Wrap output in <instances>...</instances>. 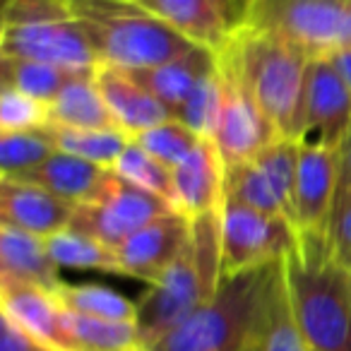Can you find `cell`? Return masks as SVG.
<instances>
[{
	"label": "cell",
	"instance_id": "6da1fadb",
	"mask_svg": "<svg viewBox=\"0 0 351 351\" xmlns=\"http://www.w3.org/2000/svg\"><path fill=\"white\" fill-rule=\"evenodd\" d=\"M221 207L193 219L191 236L159 282L137 298V330L152 346L205 306L221 284Z\"/></svg>",
	"mask_w": 351,
	"mask_h": 351
},
{
	"label": "cell",
	"instance_id": "7a4b0ae2",
	"mask_svg": "<svg viewBox=\"0 0 351 351\" xmlns=\"http://www.w3.org/2000/svg\"><path fill=\"white\" fill-rule=\"evenodd\" d=\"M289 303L313 351H351V272L327 253L325 239H301L284 258Z\"/></svg>",
	"mask_w": 351,
	"mask_h": 351
},
{
	"label": "cell",
	"instance_id": "3957f363",
	"mask_svg": "<svg viewBox=\"0 0 351 351\" xmlns=\"http://www.w3.org/2000/svg\"><path fill=\"white\" fill-rule=\"evenodd\" d=\"M82 27L99 65L145 70L191 51L195 44L142 10L135 0H63Z\"/></svg>",
	"mask_w": 351,
	"mask_h": 351
},
{
	"label": "cell",
	"instance_id": "277c9868",
	"mask_svg": "<svg viewBox=\"0 0 351 351\" xmlns=\"http://www.w3.org/2000/svg\"><path fill=\"white\" fill-rule=\"evenodd\" d=\"M226 46L277 137L296 140L311 56L267 32L239 25Z\"/></svg>",
	"mask_w": 351,
	"mask_h": 351
},
{
	"label": "cell",
	"instance_id": "5b68a950",
	"mask_svg": "<svg viewBox=\"0 0 351 351\" xmlns=\"http://www.w3.org/2000/svg\"><path fill=\"white\" fill-rule=\"evenodd\" d=\"M282 263V260H279ZM279 263L224 277L217 293L176 325L152 351H241L260 313Z\"/></svg>",
	"mask_w": 351,
	"mask_h": 351
},
{
	"label": "cell",
	"instance_id": "8992f818",
	"mask_svg": "<svg viewBox=\"0 0 351 351\" xmlns=\"http://www.w3.org/2000/svg\"><path fill=\"white\" fill-rule=\"evenodd\" d=\"M0 53L65 70H94L97 53L63 0H3Z\"/></svg>",
	"mask_w": 351,
	"mask_h": 351
},
{
	"label": "cell",
	"instance_id": "52a82bcc",
	"mask_svg": "<svg viewBox=\"0 0 351 351\" xmlns=\"http://www.w3.org/2000/svg\"><path fill=\"white\" fill-rule=\"evenodd\" d=\"M239 25L322 58L351 46V0H241Z\"/></svg>",
	"mask_w": 351,
	"mask_h": 351
},
{
	"label": "cell",
	"instance_id": "ba28073f",
	"mask_svg": "<svg viewBox=\"0 0 351 351\" xmlns=\"http://www.w3.org/2000/svg\"><path fill=\"white\" fill-rule=\"evenodd\" d=\"M298 245V231L284 217L236 200L221 205V277L267 267Z\"/></svg>",
	"mask_w": 351,
	"mask_h": 351
},
{
	"label": "cell",
	"instance_id": "9c48e42d",
	"mask_svg": "<svg viewBox=\"0 0 351 351\" xmlns=\"http://www.w3.org/2000/svg\"><path fill=\"white\" fill-rule=\"evenodd\" d=\"M217 68L221 77V111L212 140L219 149L224 166L231 169L248 161L279 137L255 104L243 73L226 44L217 49Z\"/></svg>",
	"mask_w": 351,
	"mask_h": 351
},
{
	"label": "cell",
	"instance_id": "30bf717a",
	"mask_svg": "<svg viewBox=\"0 0 351 351\" xmlns=\"http://www.w3.org/2000/svg\"><path fill=\"white\" fill-rule=\"evenodd\" d=\"M171 210L176 207L164 197L142 191L111 169L97 195L84 205L75 207L70 226L87 236H94L111 248H118L135 231Z\"/></svg>",
	"mask_w": 351,
	"mask_h": 351
},
{
	"label": "cell",
	"instance_id": "8fae6325",
	"mask_svg": "<svg viewBox=\"0 0 351 351\" xmlns=\"http://www.w3.org/2000/svg\"><path fill=\"white\" fill-rule=\"evenodd\" d=\"M298 140H274L243 164L226 169V197L293 224Z\"/></svg>",
	"mask_w": 351,
	"mask_h": 351
},
{
	"label": "cell",
	"instance_id": "7c38bea8",
	"mask_svg": "<svg viewBox=\"0 0 351 351\" xmlns=\"http://www.w3.org/2000/svg\"><path fill=\"white\" fill-rule=\"evenodd\" d=\"M351 132V89L327 56L311 58L303 87L298 142L339 149Z\"/></svg>",
	"mask_w": 351,
	"mask_h": 351
},
{
	"label": "cell",
	"instance_id": "4fadbf2b",
	"mask_svg": "<svg viewBox=\"0 0 351 351\" xmlns=\"http://www.w3.org/2000/svg\"><path fill=\"white\" fill-rule=\"evenodd\" d=\"M339 191V149L298 142L293 226L301 239H325Z\"/></svg>",
	"mask_w": 351,
	"mask_h": 351
},
{
	"label": "cell",
	"instance_id": "5bb4252c",
	"mask_svg": "<svg viewBox=\"0 0 351 351\" xmlns=\"http://www.w3.org/2000/svg\"><path fill=\"white\" fill-rule=\"evenodd\" d=\"M0 311L49 351H80L53 291L0 274Z\"/></svg>",
	"mask_w": 351,
	"mask_h": 351
},
{
	"label": "cell",
	"instance_id": "9a60e30c",
	"mask_svg": "<svg viewBox=\"0 0 351 351\" xmlns=\"http://www.w3.org/2000/svg\"><path fill=\"white\" fill-rule=\"evenodd\" d=\"M191 226V217L171 210L135 231L125 243L116 248L123 265V277L142 279L147 284L159 282L161 274L169 269L176 255L186 245Z\"/></svg>",
	"mask_w": 351,
	"mask_h": 351
},
{
	"label": "cell",
	"instance_id": "2e32d148",
	"mask_svg": "<svg viewBox=\"0 0 351 351\" xmlns=\"http://www.w3.org/2000/svg\"><path fill=\"white\" fill-rule=\"evenodd\" d=\"M142 10L202 49H221L239 20L231 17L229 0H135Z\"/></svg>",
	"mask_w": 351,
	"mask_h": 351
},
{
	"label": "cell",
	"instance_id": "e0dca14e",
	"mask_svg": "<svg viewBox=\"0 0 351 351\" xmlns=\"http://www.w3.org/2000/svg\"><path fill=\"white\" fill-rule=\"evenodd\" d=\"M73 202L17 178L0 181V224L15 226L39 239L68 229L75 215Z\"/></svg>",
	"mask_w": 351,
	"mask_h": 351
},
{
	"label": "cell",
	"instance_id": "ac0fdd59",
	"mask_svg": "<svg viewBox=\"0 0 351 351\" xmlns=\"http://www.w3.org/2000/svg\"><path fill=\"white\" fill-rule=\"evenodd\" d=\"M176 210L195 219L224 205L226 166L215 140L205 137L181 166L173 169Z\"/></svg>",
	"mask_w": 351,
	"mask_h": 351
},
{
	"label": "cell",
	"instance_id": "d6986e66",
	"mask_svg": "<svg viewBox=\"0 0 351 351\" xmlns=\"http://www.w3.org/2000/svg\"><path fill=\"white\" fill-rule=\"evenodd\" d=\"M94 80L116 125L130 137H137L140 132L173 118L169 108L125 70L97 65Z\"/></svg>",
	"mask_w": 351,
	"mask_h": 351
},
{
	"label": "cell",
	"instance_id": "ffe728a7",
	"mask_svg": "<svg viewBox=\"0 0 351 351\" xmlns=\"http://www.w3.org/2000/svg\"><path fill=\"white\" fill-rule=\"evenodd\" d=\"M217 68V51L193 46L191 51L171 58L166 63L152 65L145 70H125L130 73L147 92H152L176 118L178 108L186 104L193 89Z\"/></svg>",
	"mask_w": 351,
	"mask_h": 351
},
{
	"label": "cell",
	"instance_id": "44dd1931",
	"mask_svg": "<svg viewBox=\"0 0 351 351\" xmlns=\"http://www.w3.org/2000/svg\"><path fill=\"white\" fill-rule=\"evenodd\" d=\"M241 351H313L293 317L291 303H289L284 260L279 263L277 274H274L258 317L253 322V330Z\"/></svg>",
	"mask_w": 351,
	"mask_h": 351
},
{
	"label": "cell",
	"instance_id": "7402d4cb",
	"mask_svg": "<svg viewBox=\"0 0 351 351\" xmlns=\"http://www.w3.org/2000/svg\"><path fill=\"white\" fill-rule=\"evenodd\" d=\"M108 171L111 169H104V166L84 161L80 156L53 152L39 166L17 176V181L44 188V191L58 195L60 200L73 202V205H84L97 195L101 183L106 181Z\"/></svg>",
	"mask_w": 351,
	"mask_h": 351
},
{
	"label": "cell",
	"instance_id": "603a6c76",
	"mask_svg": "<svg viewBox=\"0 0 351 351\" xmlns=\"http://www.w3.org/2000/svg\"><path fill=\"white\" fill-rule=\"evenodd\" d=\"M0 274L36 284L49 291H56L63 284L46 239L8 224H0Z\"/></svg>",
	"mask_w": 351,
	"mask_h": 351
},
{
	"label": "cell",
	"instance_id": "cb8c5ba5",
	"mask_svg": "<svg viewBox=\"0 0 351 351\" xmlns=\"http://www.w3.org/2000/svg\"><path fill=\"white\" fill-rule=\"evenodd\" d=\"M94 70H80L68 80L49 104V123L65 128H118L97 87Z\"/></svg>",
	"mask_w": 351,
	"mask_h": 351
},
{
	"label": "cell",
	"instance_id": "d4e9b609",
	"mask_svg": "<svg viewBox=\"0 0 351 351\" xmlns=\"http://www.w3.org/2000/svg\"><path fill=\"white\" fill-rule=\"evenodd\" d=\"M41 130L56 152L80 156L104 169H113L130 142V135L123 132L121 128H65L46 123Z\"/></svg>",
	"mask_w": 351,
	"mask_h": 351
},
{
	"label": "cell",
	"instance_id": "484cf974",
	"mask_svg": "<svg viewBox=\"0 0 351 351\" xmlns=\"http://www.w3.org/2000/svg\"><path fill=\"white\" fill-rule=\"evenodd\" d=\"M46 245H49V253L53 258V263L58 265V269H97V272L121 274L123 277V265L121 258H118V250L101 243L94 236L73 229V226L49 236Z\"/></svg>",
	"mask_w": 351,
	"mask_h": 351
},
{
	"label": "cell",
	"instance_id": "4316f807",
	"mask_svg": "<svg viewBox=\"0 0 351 351\" xmlns=\"http://www.w3.org/2000/svg\"><path fill=\"white\" fill-rule=\"evenodd\" d=\"M56 298L70 313L101 317V320L137 322V301H130L123 293L101 284H60Z\"/></svg>",
	"mask_w": 351,
	"mask_h": 351
},
{
	"label": "cell",
	"instance_id": "83f0119b",
	"mask_svg": "<svg viewBox=\"0 0 351 351\" xmlns=\"http://www.w3.org/2000/svg\"><path fill=\"white\" fill-rule=\"evenodd\" d=\"M75 73H80V70H65L58 65L41 63V60L3 56V73H0L3 84L0 87H12L49 106Z\"/></svg>",
	"mask_w": 351,
	"mask_h": 351
},
{
	"label": "cell",
	"instance_id": "f1b7e54d",
	"mask_svg": "<svg viewBox=\"0 0 351 351\" xmlns=\"http://www.w3.org/2000/svg\"><path fill=\"white\" fill-rule=\"evenodd\" d=\"M65 322L80 351H130L142 344L137 322L101 320L65 311Z\"/></svg>",
	"mask_w": 351,
	"mask_h": 351
},
{
	"label": "cell",
	"instance_id": "f546056e",
	"mask_svg": "<svg viewBox=\"0 0 351 351\" xmlns=\"http://www.w3.org/2000/svg\"><path fill=\"white\" fill-rule=\"evenodd\" d=\"M118 176H123L125 181L135 183L142 191H149L154 195L164 197L166 202L176 207V193H173V169L161 164L159 159L149 154L140 142L130 137L128 147L123 149L121 159L113 166Z\"/></svg>",
	"mask_w": 351,
	"mask_h": 351
},
{
	"label": "cell",
	"instance_id": "4dcf8cb0",
	"mask_svg": "<svg viewBox=\"0 0 351 351\" xmlns=\"http://www.w3.org/2000/svg\"><path fill=\"white\" fill-rule=\"evenodd\" d=\"M132 140L140 142V145L145 147L154 159H159L161 164H166L169 169H176V166H181L183 161L195 152V147L200 145L205 137H200L193 128H188L186 123H181L178 118H169V121L140 132V135L132 137Z\"/></svg>",
	"mask_w": 351,
	"mask_h": 351
},
{
	"label": "cell",
	"instance_id": "1f68e13d",
	"mask_svg": "<svg viewBox=\"0 0 351 351\" xmlns=\"http://www.w3.org/2000/svg\"><path fill=\"white\" fill-rule=\"evenodd\" d=\"M53 145L44 130L0 132V173L3 178H17L53 154Z\"/></svg>",
	"mask_w": 351,
	"mask_h": 351
},
{
	"label": "cell",
	"instance_id": "d6a6232c",
	"mask_svg": "<svg viewBox=\"0 0 351 351\" xmlns=\"http://www.w3.org/2000/svg\"><path fill=\"white\" fill-rule=\"evenodd\" d=\"M221 111V77L219 68H215L186 99L176 118L181 123H186L188 128L197 132L200 137H210L217 130V121H219Z\"/></svg>",
	"mask_w": 351,
	"mask_h": 351
},
{
	"label": "cell",
	"instance_id": "836d02e7",
	"mask_svg": "<svg viewBox=\"0 0 351 351\" xmlns=\"http://www.w3.org/2000/svg\"><path fill=\"white\" fill-rule=\"evenodd\" d=\"M49 123V106L12 87H0V132L39 130Z\"/></svg>",
	"mask_w": 351,
	"mask_h": 351
},
{
	"label": "cell",
	"instance_id": "e575fe53",
	"mask_svg": "<svg viewBox=\"0 0 351 351\" xmlns=\"http://www.w3.org/2000/svg\"><path fill=\"white\" fill-rule=\"evenodd\" d=\"M325 243L330 258L346 272H351V191L337 193Z\"/></svg>",
	"mask_w": 351,
	"mask_h": 351
},
{
	"label": "cell",
	"instance_id": "d590c367",
	"mask_svg": "<svg viewBox=\"0 0 351 351\" xmlns=\"http://www.w3.org/2000/svg\"><path fill=\"white\" fill-rule=\"evenodd\" d=\"M0 351H49L36 339H32L25 330L15 325L12 320L3 317V335H0Z\"/></svg>",
	"mask_w": 351,
	"mask_h": 351
},
{
	"label": "cell",
	"instance_id": "8d00e7d4",
	"mask_svg": "<svg viewBox=\"0 0 351 351\" xmlns=\"http://www.w3.org/2000/svg\"><path fill=\"white\" fill-rule=\"evenodd\" d=\"M339 191H351V132L339 147Z\"/></svg>",
	"mask_w": 351,
	"mask_h": 351
},
{
	"label": "cell",
	"instance_id": "74e56055",
	"mask_svg": "<svg viewBox=\"0 0 351 351\" xmlns=\"http://www.w3.org/2000/svg\"><path fill=\"white\" fill-rule=\"evenodd\" d=\"M327 58L335 63V68L339 70V75L344 77V82L349 84V89H351V46L349 49H341V51H337V53L327 56Z\"/></svg>",
	"mask_w": 351,
	"mask_h": 351
},
{
	"label": "cell",
	"instance_id": "f35d334b",
	"mask_svg": "<svg viewBox=\"0 0 351 351\" xmlns=\"http://www.w3.org/2000/svg\"><path fill=\"white\" fill-rule=\"evenodd\" d=\"M130 351H152V349H147V346H137V349H130Z\"/></svg>",
	"mask_w": 351,
	"mask_h": 351
}]
</instances>
